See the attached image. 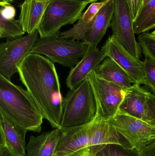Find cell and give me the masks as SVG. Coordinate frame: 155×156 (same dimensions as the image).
Instances as JSON below:
<instances>
[{"label":"cell","mask_w":155,"mask_h":156,"mask_svg":"<svg viewBox=\"0 0 155 156\" xmlns=\"http://www.w3.org/2000/svg\"><path fill=\"white\" fill-rule=\"evenodd\" d=\"M54 63L30 53L17 67L20 80L53 128H61L64 98Z\"/></svg>","instance_id":"6da1fadb"},{"label":"cell","mask_w":155,"mask_h":156,"mask_svg":"<svg viewBox=\"0 0 155 156\" xmlns=\"http://www.w3.org/2000/svg\"><path fill=\"white\" fill-rule=\"evenodd\" d=\"M0 111L28 131L40 133L44 118L28 91L0 75Z\"/></svg>","instance_id":"7a4b0ae2"},{"label":"cell","mask_w":155,"mask_h":156,"mask_svg":"<svg viewBox=\"0 0 155 156\" xmlns=\"http://www.w3.org/2000/svg\"><path fill=\"white\" fill-rule=\"evenodd\" d=\"M96 115L95 98L87 78L76 88L70 90L64 98L61 127L87 124L95 119Z\"/></svg>","instance_id":"3957f363"},{"label":"cell","mask_w":155,"mask_h":156,"mask_svg":"<svg viewBox=\"0 0 155 156\" xmlns=\"http://www.w3.org/2000/svg\"><path fill=\"white\" fill-rule=\"evenodd\" d=\"M89 45L87 43L64 38L58 32L37 40L31 53L46 56L53 63L72 69L87 53Z\"/></svg>","instance_id":"277c9868"},{"label":"cell","mask_w":155,"mask_h":156,"mask_svg":"<svg viewBox=\"0 0 155 156\" xmlns=\"http://www.w3.org/2000/svg\"><path fill=\"white\" fill-rule=\"evenodd\" d=\"M88 4L82 0H50L37 29L40 37L55 34L63 27L74 23Z\"/></svg>","instance_id":"5b68a950"},{"label":"cell","mask_w":155,"mask_h":156,"mask_svg":"<svg viewBox=\"0 0 155 156\" xmlns=\"http://www.w3.org/2000/svg\"><path fill=\"white\" fill-rule=\"evenodd\" d=\"M108 121L126 140L131 148L139 150L155 139V126L151 122L120 110Z\"/></svg>","instance_id":"8992f818"},{"label":"cell","mask_w":155,"mask_h":156,"mask_svg":"<svg viewBox=\"0 0 155 156\" xmlns=\"http://www.w3.org/2000/svg\"><path fill=\"white\" fill-rule=\"evenodd\" d=\"M95 98L96 105V117L110 120L115 115L123 100L126 90L113 83L99 77L96 71L87 77Z\"/></svg>","instance_id":"52a82bcc"},{"label":"cell","mask_w":155,"mask_h":156,"mask_svg":"<svg viewBox=\"0 0 155 156\" xmlns=\"http://www.w3.org/2000/svg\"><path fill=\"white\" fill-rule=\"evenodd\" d=\"M37 30L13 40H8L0 44V75L11 81L13 75L18 72L17 67L31 50L39 38Z\"/></svg>","instance_id":"ba28073f"},{"label":"cell","mask_w":155,"mask_h":156,"mask_svg":"<svg viewBox=\"0 0 155 156\" xmlns=\"http://www.w3.org/2000/svg\"><path fill=\"white\" fill-rule=\"evenodd\" d=\"M111 27L113 35L120 44L131 55L140 58V46L136 39L133 17L126 0H115Z\"/></svg>","instance_id":"9c48e42d"},{"label":"cell","mask_w":155,"mask_h":156,"mask_svg":"<svg viewBox=\"0 0 155 156\" xmlns=\"http://www.w3.org/2000/svg\"><path fill=\"white\" fill-rule=\"evenodd\" d=\"M101 50L106 57L112 58L124 69L135 83L146 84L144 62L129 53L113 35L108 37Z\"/></svg>","instance_id":"30bf717a"},{"label":"cell","mask_w":155,"mask_h":156,"mask_svg":"<svg viewBox=\"0 0 155 156\" xmlns=\"http://www.w3.org/2000/svg\"><path fill=\"white\" fill-rule=\"evenodd\" d=\"M93 121L84 125L60 128V138L54 156H68L91 148Z\"/></svg>","instance_id":"8fae6325"},{"label":"cell","mask_w":155,"mask_h":156,"mask_svg":"<svg viewBox=\"0 0 155 156\" xmlns=\"http://www.w3.org/2000/svg\"><path fill=\"white\" fill-rule=\"evenodd\" d=\"M27 130L0 111V146L7 147L21 156H26Z\"/></svg>","instance_id":"7c38bea8"},{"label":"cell","mask_w":155,"mask_h":156,"mask_svg":"<svg viewBox=\"0 0 155 156\" xmlns=\"http://www.w3.org/2000/svg\"><path fill=\"white\" fill-rule=\"evenodd\" d=\"M106 56L102 50L98 48L88 49L87 53L79 62L71 69L66 80V84L70 90L79 86L88 76L97 70Z\"/></svg>","instance_id":"4fadbf2b"},{"label":"cell","mask_w":155,"mask_h":156,"mask_svg":"<svg viewBox=\"0 0 155 156\" xmlns=\"http://www.w3.org/2000/svg\"><path fill=\"white\" fill-rule=\"evenodd\" d=\"M148 92L139 84L134 83L126 90L125 94L119 110L139 119L150 122L147 104Z\"/></svg>","instance_id":"5bb4252c"},{"label":"cell","mask_w":155,"mask_h":156,"mask_svg":"<svg viewBox=\"0 0 155 156\" xmlns=\"http://www.w3.org/2000/svg\"><path fill=\"white\" fill-rule=\"evenodd\" d=\"M120 136L109 121L96 117L93 123L91 153L95 156L101 149L110 144L124 145L121 141Z\"/></svg>","instance_id":"9a60e30c"},{"label":"cell","mask_w":155,"mask_h":156,"mask_svg":"<svg viewBox=\"0 0 155 156\" xmlns=\"http://www.w3.org/2000/svg\"><path fill=\"white\" fill-rule=\"evenodd\" d=\"M50 0H24L20 5L19 20L27 34L36 31Z\"/></svg>","instance_id":"2e32d148"},{"label":"cell","mask_w":155,"mask_h":156,"mask_svg":"<svg viewBox=\"0 0 155 156\" xmlns=\"http://www.w3.org/2000/svg\"><path fill=\"white\" fill-rule=\"evenodd\" d=\"M114 9L115 0H110L96 16L85 42L89 44V49L97 48L107 29L111 27Z\"/></svg>","instance_id":"e0dca14e"},{"label":"cell","mask_w":155,"mask_h":156,"mask_svg":"<svg viewBox=\"0 0 155 156\" xmlns=\"http://www.w3.org/2000/svg\"><path fill=\"white\" fill-rule=\"evenodd\" d=\"M110 0L92 3L87 10L82 14L76 23L73 27L60 33L64 38L85 42L94 19L100 9Z\"/></svg>","instance_id":"ac0fdd59"},{"label":"cell","mask_w":155,"mask_h":156,"mask_svg":"<svg viewBox=\"0 0 155 156\" xmlns=\"http://www.w3.org/2000/svg\"><path fill=\"white\" fill-rule=\"evenodd\" d=\"M60 133V128H54L37 137L30 136L26 146V156H54Z\"/></svg>","instance_id":"d6986e66"},{"label":"cell","mask_w":155,"mask_h":156,"mask_svg":"<svg viewBox=\"0 0 155 156\" xmlns=\"http://www.w3.org/2000/svg\"><path fill=\"white\" fill-rule=\"evenodd\" d=\"M96 73L99 77L124 89H127L135 83L128 73L110 58H105Z\"/></svg>","instance_id":"ffe728a7"},{"label":"cell","mask_w":155,"mask_h":156,"mask_svg":"<svg viewBox=\"0 0 155 156\" xmlns=\"http://www.w3.org/2000/svg\"><path fill=\"white\" fill-rule=\"evenodd\" d=\"M135 34H140L155 28V0H150L143 6L133 23Z\"/></svg>","instance_id":"44dd1931"},{"label":"cell","mask_w":155,"mask_h":156,"mask_svg":"<svg viewBox=\"0 0 155 156\" xmlns=\"http://www.w3.org/2000/svg\"><path fill=\"white\" fill-rule=\"evenodd\" d=\"M19 20H7L0 17V38L13 40L25 34Z\"/></svg>","instance_id":"7402d4cb"},{"label":"cell","mask_w":155,"mask_h":156,"mask_svg":"<svg viewBox=\"0 0 155 156\" xmlns=\"http://www.w3.org/2000/svg\"><path fill=\"white\" fill-rule=\"evenodd\" d=\"M95 156H139V150L129 146L110 144L101 149Z\"/></svg>","instance_id":"603a6c76"},{"label":"cell","mask_w":155,"mask_h":156,"mask_svg":"<svg viewBox=\"0 0 155 156\" xmlns=\"http://www.w3.org/2000/svg\"><path fill=\"white\" fill-rule=\"evenodd\" d=\"M138 42L143 54L151 57L155 61V36L152 33L140 34L138 37Z\"/></svg>","instance_id":"cb8c5ba5"},{"label":"cell","mask_w":155,"mask_h":156,"mask_svg":"<svg viewBox=\"0 0 155 156\" xmlns=\"http://www.w3.org/2000/svg\"><path fill=\"white\" fill-rule=\"evenodd\" d=\"M145 55V72L146 84L150 89L152 93L155 95V61L147 54Z\"/></svg>","instance_id":"d4e9b609"},{"label":"cell","mask_w":155,"mask_h":156,"mask_svg":"<svg viewBox=\"0 0 155 156\" xmlns=\"http://www.w3.org/2000/svg\"><path fill=\"white\" fill-rule=\"evenodd\" d=\"M131 11L134 22L137 19L143 7V0H126Z\"/></svg>","instance_id":"484cf974"},{"label":"cell","mask_w":155,"mask_h":156,"mask_svg":"<svg viewBox=\"0 0 155 156\" xmlns=\"http://www.w3.org/2000/svg\"><path fill=\"white\" fill-rule=\"evenodd\" d=\"M147 99L150 122L155 126V95L148 91Z\"/></svg>","instance_id":"4316f807"},{"label":"cell","mask_w":155,"mask_h":156,"mask_svg":"<svg viewBox=\"0 0 155 156\" xmlns=\"http://www.w3.org/2000/svg\"><path fill=\"white\" fill-rule=\"evenodd\" d=\"M0 12L1 17L7 20L15 19L16 15L15 8L10 4L2 6Z\"/></svg>","instance_id":"83f0119b"},{"label":"cell","mask_w":155,"mask_h":156,"mask_svg":"<svg viewBox=\"0 0 155 156\" xmlns=\"http://www.w3.org/2000/svg\"><path fill=\"white\" fill-rule=\"evenodd\" d=\"M139 156H155V139L139 149Z\"/></svg>","instance_id":"f1b7e54d"},{"label":"cell","mask_w":155,"mask_h":156,"mask_svg":"<svg viewBox=\"0 0 155 156\" xmlns=\"http://www.w3.org/2000/svg\"><path fill=\"white\" fill-rule=\"evenodd\" d=\"M0 156H21L15 154L5 146H0Z\"/></svg>","instance_id":"f546056e"},{"label":"cell","mask_w":155,"mask_h":156,"mask_svg":"<svg viewBox=\"0 0 155 156\" xmlns=\"http://www.w3.org/2000/svg\"><path fill=\"white\" fill-rule=\"evenodd\" d=\"M68 156H94L91 152V148H86L77 151Z\"/></svg>","instance_id":"4dcf8cb0"},{"label":"cell","mask_w":155,"mask_h":156,"mask_svg":"<svg viewBox=\"0 0 155 156\" xmlns=\"http://www.w3.org/2000/svg\"><path fill=\"white\" fill-rule=\"evenodd\" d=\"M12 0H1L0 5H1V6H4V5L10 4L9 2H12Z\"/></svg>","instance_id":"1f68e13d"},{"label":"cell","mask_w":155,"mask_h":156,"mask_svg":"<svg viewBox=\"0 0 155 156\" xmlns=\"http://www.w3.org/2000/svg\"><path fill=\"white\" fill-rule=\"evenodd\" d=\"M82 1H86L88 2L89 3H92L96 2H98V1H104L106 0H82Z\"/></svg>","instance_id":"d6a6232c"},{"label":"cell","mask_w":155,"mask_h":156,"mask_svg":"<svg viewBox=\"0 0 155 156\" xmlns=\"http://www.w3.org/2000/svg\"><path fill=\"white\" fill-rule=\"evenodd\" d=\"M150 1V0H143V6H145L148 3V2Z\"/></svg>","instance_id":"836d02e7"},{"label":"cell","mask_w":155,"mask_h":156,"mask_svg":"<svg viewBox=\"0 0 155 156\" xmlns=\"http://www.w3.org/2000/svg\"><path fill=\"white\" fill-rule=\"evenodd\" d=\"M152 34H153V35H154L155 36V29L154 31H153V32H152Z\"/></svg>","instance_id":"e575fe53"}]
</instances>
